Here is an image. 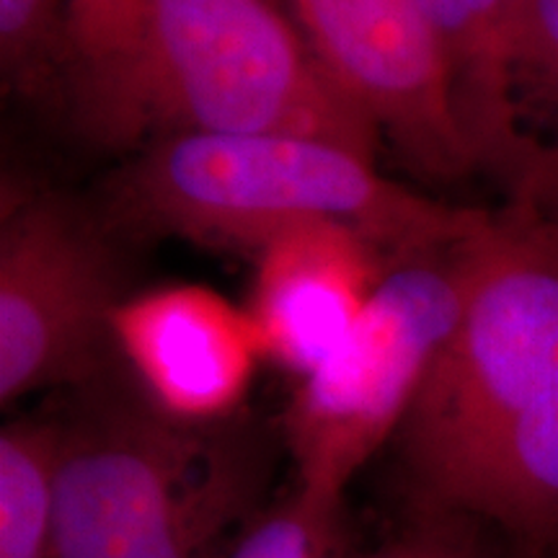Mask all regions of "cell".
Returning <instances> with one entry per match:
<instances>
[{
    "instance_id": "obj_1",
    "label": "cell",
    "mask_w": 558,
    "mask_h": 558,
    "mask_svg": "<svg viewBox=\"0 0 558 558\" xmlns=\"http://www.w3.org/2000/svg\"><path fill=\"white\" fill-rule=\"evenodd\" d=\"M396 452L416 509L558 541V228L494 218Z\"/></svg>"
},
{
    "instance_id": "obj_2",
    "label": "cell",
    "mask_w": 558,
    "mask_h": 558,
    "mask_svg": "<svg viewBox=\"0 0 558 558\" xmlns=\"http://www.w3.org/2000/svg\"><path fill=\"white\" fill-rule=\"evenodd\" d=\"M111 207L128 228L254 254L292 228L344 222L399 262L458 246L494 220L380 177L373 156L303 135L150 140L117 177Z\"/></svg>"
},
{
    "instance_id": "obj_3",
    "label": "cell",
    "mask_w": 558,
    "mask_h": 558,
    "mask_svg": "<svg viewBox=\"0 0 558 558\" xmlns=\"http://www.w3.org/2000/svg\"><path fill=\"white\" fill-rule=\"evenodd\" d=\"M83 132L107 148L181 132L303 135L373 158L383 137L275 0H153L135 60Z\"/></svg>"
},
{
    "instance_id": "obj_4",
    "label": "cell",
    "mask_w": 558,
    "mask_h": 558,
    "mask_svg": "<svg viewBox=\"0 0 558 558\" xmlns=\"http://www.w3.org/2000/svg\"><path fill=\"white\" fill-rule=\"evenodd\" d=\"M90 386L62 418L52 558H220L259 499V450Z\"/></svg>"
},
{
    "instance_id": "obj_5",
    "label": "cell",
    "mask_w": 558,
    "mask_h": 558,
    "mask_svg": "<svg viewBox=\"0 0 558 558\" xmlns=\"http://www.w3.org/2000/svg\"><path fill=\"white\" fill-rule=\"evenodd\" d=\"M478 235L396 264L337 352L300 380L284 414L298 492L341 507L362 465L399 435L463 313Z\"/></svg>"
},
{
    "instance_id": "obj_6",
    "label": "cell",
    "mask_w": 558,
    "mask_h": 558,
    "mask_svg": "<svg viewBox=\"0 0 558 558\" xmlns=\"http://www.w3.org/2000/svg\"><path fill=\"white\" fill-rule=\"evenodd\" d=\"M120 298L114 256L68 199L29 194L0 228V403L101 378Z\"/></svg>"
},
{
    "instance_id": "obj_7",
    "label": "cell",
    "mask_w": 558,
    "mask_h": 558,
    "mask_svg": "<svg viewBox=\"0 0 558 558\" xmlns=\"http://www.w3.org/2000/svg\"><path fill=\"white\" fill-rule=\"evenodd\" d=\"M329 78L411 169L460 179L478 166L418 0H282Z\"/></svg>"
},
{
    "instance_id": "obj_8",
    "label": "cell",
    "mask_w": 558,
    "mask_h": 558,
    "mask_svg": "<svg viewBox=\"0 0 558 558\" xmlns=\"http://www.w3.org/2000/svg\"><path fill=\"white\" fill-rule=\"evenodd\" d=\"M111 344L137 393L158 414L194 427L233 414L264 360L248 311L199 284L124 298L111 316Z\"/></svg>"
},
{
    "instance_id": "obj_9",
    "label": "cell",
    "mask_w": 558,
    "mask_h": 558,
    "mask_svg": "<svg viewBox=\"0 0 558 558\" xmlns=\"http://www.w3.org/2000/svg\"><path fill=\"white\" fill-rule=\"evenodd\" d=\"M373 239L344 222L292 228L256 251L248 316L264 360L303 380L357 326L393 267Z\"/></svg>"
},
{
    "instance_id": "obj_10",
    "label": "cell",
    "mask_w": 558,
    "mask_h": 558,
    "mask_svg": "<svg viewBox=\"0 0 558 558\" xmlns=\"http://www.w3.org/2000/svg\"><path fill=\"white\" fill-rule=\"evenodd\" d=\"M525 0H418L448 70L452 107L478 166L535 169L514 96V29Z\"/></svg>"
},
{
    "instance_id": "obj_11",
    "label": "cell",
    "mask_w": 558,
    "mask_h": 558,
    "mask_svg": "<svg viewBox=\"0 0 558 558\" xmlns=\"http://www.w3.org/2000/svg\"><path fill=\"white\" fill-rule=\"evenodd\" d=\"M62 418H16L0 432V558H52Z\"/></svg>"
},
{
    "instance_id": "obj_12",
    "label": "cell",
    "mask_w": 558,
    "mask_h": 558,
    "mask_svg": "<svg viewBox=\"0 0 558 558\" xmlns=\"http://www.w3.org/2000/svg\"><path fill=\"white\" fill-rule=\"evenodd\" d=\"M153 0H68L65 104L86 130L143 41Z\"/></svg>"
},
{
    "instance_id": "obj_13",
    "label": "cell",
    "mask_w": 558,
    "mask_h": 558,
    "mask_svg": "<svg viewBox=\"0 0 558 558\" xmlns=\"http://www.w3.org/2000/svg\"><path fill=\"white\" fill-rule=\"evenodd\" d=\"M0 68L13 94L65 104L68 0H0Z\"/></svg>"
},
{
    "instance_id": "obj_14",
    "label": "cell",
    "mask_w": 558,
    "mask_h": 558,
    "mask_svg": "<svg viewBox=\"0 0 558 558\" xmlns=\"http://www.w3.org/2000/svg\"><path fill=\"white\" fill-rule=\"evenodd\" d=\"M341 507L292 492L254 522L226 558H331Z\"/></svg>"
},
{
    "instance_id": "obj_15",
    "label": "cell",
    "mask_w": 558,
    "mask_h": 558,
    "mask_svg": "<svg viewBox=\"0 0 558 558\" xmlns=\"http://www.w3.org/2000/svg\"><path fill=\"white\" fill-rule=\"evenodd\" d=\"M514 96L527 104L558 109V0H525L514 29Z\"/></svg>"
},
{
    "instance_id": "obj_16",
    "label": "cell",
    "mask_w": 558,
    "mask_h": 558,
    "mask_svg": "<svg viewBox=\"0 0 558 558\" xmlns=\"http://www.w3.org/2000/svg\"><path fill=\"white\" fill-rule=\"evenodd\" d=\"M362 558H486L481 522L463 514L418 509L396 538Z\"/></svg>"
},
{
    "instance_id": "obj_17",
    "label": "cell",
    "mask_w": 558,
    "mask_h": 558,
    "mask_svg": "<svg viewBox=\"0 0 558 558\" xmlns=\"http://www.w3.org/2000/svg\"><path fill=\"white\" fill-rule=\"evenodd\" d=\"M556 228H558V222H556Z\"/></svg>"
}]
</instances>
